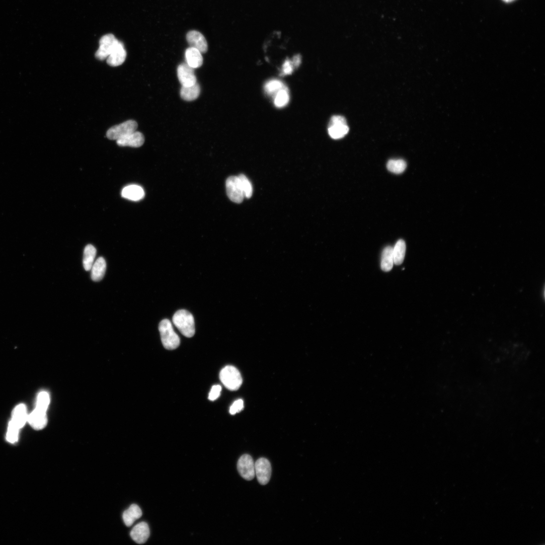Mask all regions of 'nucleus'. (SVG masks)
<instances>
[{"instance_id": "nucleus-5", "label": "nucleus", "mask_w": 545, "mask_h": 545, "mask_svg": "<svg viewBox=\"0 0 545 545\" xmlns=\"http://www.w3.org/2000/svg\"><path fill=\"white\" fill-rule=\"evenodd\" d=\"M227 194L230 199L234 203L240 204L244 198L240 181L238 176H231L226 182Z\"/></svg>"}, {"instance_id": "nucleus-9", "label": "nucleus", "mask_w": 545, "mask_h": 545, "mask_svg": "<svg viewBox=\"0 0 545 545\" xmlns=\"http://www.w3.org/2000/svg\"><path fill=\"white\" fill-rule=\"evenodd\" d=\"M178 79L182 86H189L195 84L197 79L193 68L187 63H182L177 69Z\"/></svg>"}, {"instance_id": "nucleus-29", "label": "nucleus", "mask_w": 545, "mask_h": 545, "mask_svg": "<svg viewBox=\"0 0 545 545\" xmlns=\"http://www.w3.org/2000/svg\"><path fill=\"white\" fill-rule=\"evenodd\" d=\"M19 429L10 422L7 434V440L11 443H14L18 440Z\"/></svg>"}, {"instance_id": "nucleus-31", "label": "nucleus", "mask_w": 545, "mask_h": 545, "mask_svg": "<svg viewBox=\"0 0 545 545\" xmlns=\"http://www.w3.org/2000/svg\"><path fill=\"white\" fill-rule=\"evenodd\" d=\"M244 408V403L242 399H238L234 402L231 406L230 412L232 415H234L240 412Z\"/></svg>"}, {"instance_id": "nucleus-32", "label": "nucleus", "mask_w": 545, "mask_h": 545, "mask_svg": "<svg viewBox=\"0 0 545 545\" xmlns=\"http://www.w3.org/2000/svg\"><path fill=\"white\" fill-rule=\"evenodd\" d=\"M221 390L222 388L219 385L213 386L209 393V399L211 401L216 400L220 396Z\"/></svg>"}, {"instance_id": "nucleus-19", "label": "nucleus", "mask_w": 545, "mask_h": 545, "mask_svg": "<svg viewBox=\"0 0 545 545\" xmlns=\"http://www.w3.org/2000/svg\"><path fill=\"white\" fill-rule=\"evenodd\" d=\"M201 93V87L197 82L189 86H182L180 90L181 98L186 101H192L198 98Z\"/></svg>"}, {"instance_id": "nucleus-7", "label": "nucleus", "mask_w": 545, "mask_h": 545, "mask_svg": "<svg viewBox=\"0 0 545 545\" xmlns=\"http://www.w3.org/2000/svg\"><path fill=\"white\" fill-rule=\"evenodd\" d=\"M118 40L112 34H107L101 38L99 48L95 54L97 59L103 61L107 59L112 52Z\"/></svg>"}, {"instance_id": "nucleus-23", "label": "nucleus", "mask_w": 545, "mask_h": 545, "mask_svg": "<svg viewBox=\"0 0 545 545\" xmlns=\"http://www.w3.org/2000/svg\"><path fill=\"white\" fill-rule=\"evenodd\" d=\"M406 251V244L402 239L399 240L393 248L394 264L401 265L404 259Z\"/></svg>"}, {"instance_id": "nucleus-20", "label": "nucleus", "mask_w": 545, "mask_h": 545, "mask_svg": "<svg viewBox=\"0 0 545 545\" xmlns=\"http://www.w3.org/2000/svg\"><path fill=\"white\" fill-rule=\"evenodd\" d=\"M27 419L26 408L25 405L20 404L14 410L10 422L20 429L24 426Z\"/></svg>"}, {"instance_id": "nucleus-21", "label": "nucleus", "mask_w": 545, "mask_h": 545, "mask_svg": "<svg viewBox=\"0 0 545 545\" xmlns=\"http://www.w3.org/2000/svg\"><path fill=\"white\" fill-rule=\"evenodd\" d=\"M393 264V247L388 246L384 249L382 252L381 269L383 271L389 272L392 270Z\"/></svg>"}, {"instance_id": "nucleus-6", "label": "nucleus", "mask_w": 545, "mask_h": 545, "mask_svg": "<svg viewBox=\"0 0 545 545\" xmlns=\"http://www.w3.org/2000/svg\"><path fill=\"white\" fill-rule=\"evenodd\" d=\"M272 467L270 462L266 458H261L255 463V474L259 483L262 485H267L270 479Z\"/></svg>"}, {"instance_id": "nucleus-17", "label": "nucleus", "mask_w": 545, "mask_h": 545, "mask_svg": "<svg viewBox=\"0 0 545 545\" xmlns=\"http://www.w3.org/2000/svg\"><path fill=\"white\" fill-rule=\"evenodd\" d=\"M142 515L143 513L140 507L138 505L133 504L123 512V520L125 525L129 527L141 518Z\"/></svg>"}, {"instance_id": "nucleus-11", "label": "nucleus", "mask_w": 545, "mask_h": 545, "mask_svg": "<svg viewBox=\"0 0 545 545\" xmlns=\"http://www.w3.org/2000/svg\"><path fill=\"white\" fill-rule=\"evenodd\" d=\"M126 52L123 44L117 42L112 52L107 58V63L112 67H117L122 65L126 58Z\"/></svg>"}, {"instance_id": "nucleus-4", "label": "nucleus", "mask_w": 545, "mask_h": 545, "mask_svg": "<svg viewBox=\"0 0 545 545\" xmlns=\"http://www.w3.org/2000/svg\"><path fill=\"white\" fill-rule=\"evenodd\" d=\"M138 127V124L136 121L128 120L110 128L107 132L106 136L110 140L117 141L137 131Z\"/></svg>"}, {"instance_id": "nucleus-15", "label": "nucleus", "mask_w": 545, "mask_h": 545, "mask_svg": "<svg viewBox=\"0 0 545 545\" xmlns=\"http://www.w3.org/2000/svg\"><path fill=\"white\" fill-rule=\"evenodd\" d=\"M122 197L133 201H139L145 196L143 188L137 185H130L125 187L121 192Z\"/></svg>"}, {"instance_id": "nucleus-28", "label": "nucleus", "mask_w": 545, "mask_h": 545, "mask_svg": "<svg viewBox=\"0 0 545 545\" xmlns=\"http://www.w3.org/2000/svg\"><path fill=\"white\" fill-rule=\"evenodd\" d=\"M284 87L285 86L281 81L278 80H272L266 83L265 89L267 93L272 94L277 93Z\"/></svg>"}, {"instance_id": "nucleus-24", "label": "nucleus", "mask_w": 545, "mask_h": 545, "mask_svg": "<svg viewBox=\"0 0 545 545\" xmlns=\"http://www.w3.org/2000/svg\"><path fill=\"white\" fill-rule=\"evenodd\" d=\"M349 132L347 124L334 125L329 127L328 133L333 139L338 140L344 137Z\"/></svg>"}, {"instance_id": "nucleus-33", "label": "nucleus", "mask_w": 545, "mask_h": 545, "mask_svg": "<svg viewBox=\"0 0 545 545\" xmlns=\"http://www.w3.org/2000/svg\"><path fill=\"white\" fill-rule=\"evenodd\" d=\"M293 65H294V64L292 61L288 60H286L284 62L283 66V75H288L291 74L294 69Z\"/></svg>"}, {"instance_id": "nucleus-18", "label": "nucleus", "mask_w": 545, "mask_h": 545, "mask_svg": "<svg viewBox=\"0 0 545 545\" xmlns=\"http://www.w3.org/2000/svg\"><path fill=\"white\" fill-rule=\"evenodd\" d=\"M91 278L93 281L98 282L104 278L106 270V263L102 257L94 262L91 268Z\"/></svg>"}, {"instance_id": "nucleus-3", "label": "nucleus", "mask_w": 545, "mask_h": 545, "mask_svg": "<svg viewBox=\"0 0 545 545\" xmlns=\"http://www.w3.org/2000/svg\"><path fill=\"white\" fill-rule=\"evenodd\" d=\"M220 379L224 387L231 391L237 390L242 383L239 371L232 366H228L221 370Z\"/></svg>"}, {"instance_id": "nucleus-27", "label": "nucleus", "mask_w": 545, "mask_h": 545, "mask_svg": "<svg viewBox=\"0 0 545 545\" xmlns=\"http://www.w3.org/2000/svg\"><path fill=\"white\" fill-rule=\"evenodd\" d=\"M244 198H251L253 192L252 184L249 179L243 174L238 176Z\"/></svg>"}, {"instance_id": "nucleus-14", "label": "nucleus", "mask_w": 545, "mask_h": 545, "mask_svg": "<svg viewBox=\"0 0 545 545\" xmlns=\"http://www.w3.org/2000/svg\"><path fill=\"white\" fill-rule=\"evenodd\" d=\"M150 531L148 525L142 522L136 525L131 532V536L137 543L143 544L148 540Z\"/></svg>"}, {"instance_id": "nucleus-25", "label": "nucleus", "mask_w": 545, "mask_h": 545, "mask_svg": "<svg viewBox=\"0 0 545 545\" xmlns=\"http://www.w3.org/2000/svg\"><path fill=\"white\" fill-rule=\"evenodd\" d=\"M407 164L404 160L402 159H390L389 161L387 167L388 170L395 174L403 173L406 168Z\"/></svg>"}, {"instance_id": "nucleus-2", "label": "nucleus", "mask_w": 545, "mask_h": 545, "mask_svg": "<svg viewBox=\"0 0 545 545\" xmlns=\"http://www.w3.org/2000/svg\"><path fill=\"white\" fill-rule=\"evenodd\" d=\"M158 330L162 342L166 349L174 350L179 347L180 343V338L175 332L169 319L162 320L159 324Z\"/></svg>"}, {"instance_id": "nucleus-12", "label": "nucleus", "mask_w": 545, "mask_h": 545, "mask_svg": "<svg viewBox=\"0 0 545 545\" xmlns=\"http://www.w3.org/2000/svg\"><path fill=\"white\" fill-rule=\"evenodd\" d=\"M46 411V410L36 406L28 417V421L32 427L40 430L46 427L47 424Z\"/></svg>"}, {"instance_id": "nucleus-35", "label": "nucleus", "mask_w": 545, "mask_h": 545, "mask_svg": "<svg viewBox=\"0 0 545 545\" xmlns=\"http://www.w3.org/2000/svg\"><path fill=\"white\" fill-rule=\"evenodd\" d=\"M301 62V58L299 55L296 56L294 57L293 63L295 67H298Z\"/></svg>"}, {"instance_id": "nucleus-22", "label": "nucleus", "mask_w": 545, "mask_h": 545, "mask_svg": "<svg viewBox=\"0 0 545 545\" xmlns=\"http://www.w3.org/2000/svg\"><path fill=\"white\" fill-rule=\"evenodd\" d=\"M96 253H97V250L93 245L88 244L85 247L83 252V265L86 271L91 270L94 263Z\"/></svg>"}, {"instance_id": "nucleus-30", "label": "nucleus", "mask_w": 545, "mask_h": 545, "mask_svg": "<svg viewBox=\"0 0 545 545\" xmlns=\"http://www.w3.org/2000/svg\"><path fill=\"white\" fill-rule=\"evenodd\" d=\"M49 403V394L46 391L41 392L37 398L36 406L47 410Z\"/></svg>"}, {"instance_id": "nucleus-13", "label": "nucleus", "mask_w": 545, "mask_h": 545, "mask_svg": "<svg viewBox=\"0 0 545 545\" xmlns=\"http://www.w3.org/2000/svg\"><path fill=\"white\" fill-rule=\"evenodd\" d=\"M117 144L120 147H130L139 148L145 142V137L143 134L136 131L116 141Z\"/></svg>"}, {"instance_id": "nucleus-10", "label": "nucleus", "mask_w": 545, "mask_h": 545, "mask_svg": "<svg viewBox=\"0 0 545 545\" xmlns=\"http://www.w3.org/2000/svg\"><path fill=\"white\" fill-rule=\"evenodd\" d=\"M186 40L190 47L198 49L202 53L207 52L208 46L204 36L196 30L188 32L186 35Z\"/></svg>"}, {"instance_id": "nucleus-8", "label": "nucleus", "mask_w": 545, "mask_h": 545, "mask_svg": "<svg viewBox=\"0 0 545 545\" xmlns=\"http://www.w3.org/2000/svg\"><path fill=\"white\" fill-rule=\"evenodd\" d=\"M237 469L240 475L247 480L253 479L255 475V464L252 457L244 455L239 459Z\"/></svg>"}, {"instance_id": "nucleus-34", "label": "nucleus", "mask_w": 545, "mask_h": 545, "mask_svg": "<svg viewBox=\"0 0 545 545\" xmlns=\"http://www.w3.org/2000/svg\"><path fill=\"white\" fill-rule=\"evenodd\" d=\"M347 124L346 119L341 116H334L331 119L329 126L334 125Z\"/></svg>"}, {"instance_id": "nucleus-36", "label": "nucleus", "mask_w": 545, "mask_h": 545, "mask_svg": "<svg viewBox=\"0 0 545 545\" xmlns=\"http://www.w3.org/2000/svg\"><path fill=\"white\" fill-rule=\"evenodd\" d=\"M503 1L506 3H511L515 1V0H503Z\"/></svg>"}, {"instance_id": "nucleus-26", "label": "nucleus", "mask_w": 545, "mask_h": 545, "mask_svg": "<svg viewBox=\"0 0 545 545\" xmlns=\"http://www.w3.org/2000/svg\"><path fill=\"white\" fill-rule=\"evenodd\" d=\"M290 99L289 92L286 87L279 90L275 96L274 103L278 108H282L285 106Z\"/></svg>"}, {"instance_id": "nucleus-16", "label": "nucleus", "mask_w": 545, "mask_h": 545, "mask_svg": "<svg viewBox=\"0 0 545 545\" xmlns=\"http://www.w3.org/2000/svg\"><path fill=\"white\" fill-rule=\"evenodd\" d=\"M186 63L194 69L201 67L203 64V58L202 53L198 49L189 47L185 53Z\"/></svg>"}, {"instance_id": "nucleus-1", "label": "nucleus", "mask_w": 545, "mask_h": 545, "mask_svg": "<svg viewBox=\"0 0 545 545\" xmlns=\"http://www.w3.org/2000/svg\"><path fill=\"white\" fill-rule=\"evenodd\" d=\"M174 325L184 336L190 338L195 334L194 317L185 310L177 311L173 316Z\"/></svg>"}]
</instances>
